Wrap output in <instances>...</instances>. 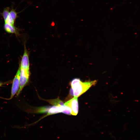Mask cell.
Returning <instances> with one entry per match:
<instances>
[{
  "label": "cell",
  "mask_w": 140,
  "mask_h": 140,
  "mask_svg": "<svg viewBox=\"0 0 140 140\" xmlns=\"http://www.w3.org/2000/svg\"><path fill=\"white\" fill-rule=\"evenodd\" d=\"M97 82L96 80L83 82L79 79H73L71 83V89L70 93L74 97H78L87 91Z\"/></svg>",
  "instance_id": "1"
},
{
  "label": "cell",
  "mask_w": 140,
  "mask_h": 140,
  "mask_svg": "<svg viewBox=\"0 0 140 140\" xmlns=\"http://www.w3.org/2000/svg\"><path fill=\"white\" fill-rule=\"evenodd\" d=\"M64 104L71 109L72 111L71 114L73 115H76L77 114L79 110L78 97H74L66 102Z\"/></svg>",
  "instance_id": "4"
},
{
  "label": "cell",
  "mask_w": 140,
  "mask_h": 140,
  "mask_svg": "<svg viewBox=\"0 0 140 140\" xmlns=\"http://www.w3.org/2000/svg\"><path fill=\"white\" fill-rule=\"evenodd\" d=\"M20 68L19 87L17 93V96L19 95L24 87L28 83L30 76V69Z\"/></svg>",
  "instance_id": "2"
},
{
  "label": "cell",
  "mask_w": 140,
  "mask_h": 140,
  "mask_svg": "<svg viewBox=\"0 0 140 140\" xmlns=\"http://www.w3.org/2000/svg\"><path fill=\"white\" fill-rule=\"evenodd\" d=\"M17 14L18 13L13 8H12L10 11L9 15L12 19L15 21L16 19L18 17Z\"/></svg>",
  "instance_id": "9"
},
{
  "label": "cell",
  "mask_w": 140,
  "mask_h": 140,
  "mask_svg": "<svg viewBox=\"0 0 140 140\" xmlns=\"http://www.w3.org/2000/svg\"><path fill=\"white\" fill-rule=\"evenodd\" d=\"M20 74V68L19 67L12 81L11 94L9 100L11 99L13 97L19 89Z\"/></svg>",
  "instance_id": "3"
},
{
  "label": "cell",
  "mask_w": 140,
  "mask_h": 140,
  "mask_svg": "<svg viewBox=\"0 0 140 140\" xmlns=\"http://www.w3.org/2000/svg\"><path fill=\"white\" fill-rule=\"evenodd\" d=\"M4 28L5 31L9 33L17 34L18 29L14 26H13L5 23Z\"/></svg>",
  "instance_id": "6"
},
{
  "label": "cell",
  "mask_w": 140,
  "mask_h": 140,
  "mask_svg": "<svg viewBox=\"0 0 140 140\" xmlns=\"http://www.w3.org/2000/svg\"><path fill=\"white\" fill-rule=\"evenodd\" d=\"M7 82L6 83H3L0 81V87L2 86L3 85L7 84Z\"/></svg>",
  "instance_id": "10"
},
{
  "label": "cell",
  "mask_w": 140,
  "mask_h": 140,
  "mask_svg": "<svg viewBox=\"0 0 140 140\" xmlns=\"http://www.w3.org/2000/svg\"><path fill=\"white\" fill-rule=\"evenodd\" d=\"M10 9V8L9 7H6L4 9L2 12L1 13V15L3 17L4 21L9 15Z\"/></svg>",
  "instance_id": "8"
},
{
  "label": "cell",
  "mask_w": 140,
  "mask_h": 140,
  "mask_svg": "<svg viewBox=\"0 0 140 140\" xmlns=\"http://www.w3.org/2000/svg\"><path fill=\"white\" fill-rule=\"evenodd\" d=\"M19 67L20 68L30 69L29 53L25 45H24V53L22 58Z\"/></svg>",
  "instance_id": "5"
},
{
  "label": "cell",
  "mask_w": 140,
  "mask_h": 140,
  "mask_svg": "<svg viewBox=\"0 0 140 140\" xmlns=\"http://www.w3.org/2000/svg\"><path fill=\"white\" fill-rule=\"evenodd\" d=\"M46 101L54 106H63L64 105L63 102L59 98L54 99L47 100Z\"/></svg>",
  "instance_id": "7"
}]
</instances>
